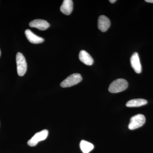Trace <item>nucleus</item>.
<instances>
[{
  "mask_svg": "<svg viewBox=\"0 0 153 153\" xmlns=\"http://www.w3.org/2000/svg\"><path fill=\"white\" fill-rule=\"evenodd\" d=\"M128 85V82L126 79H118L111 82L108 88V90L111 93H118L126 90Z\"/></svg>",
  "mask_w": 153,
  "mask_h": 153,
  "instance_id": "f257e3e1",
  "label": "nucleus"
},
{
  "mask_svg": "<svg viewBox=\"0 0 153 153\" xmlns=\"http://www.w3.org/2000/svg\"><path fill=\"white\" fill-rule=\"evenodd\" d=\"M82 80V77L78 73H74L68 76L60 83V86L63 88L71 87L78 84Z\"/></svg>",
  "mask_w": 153,
  "mask_h": 153,
  "instance_id": "f03ea898",
  "label": "nucleus"
},
{
  "mask_svg": "<svg viewBox=\"0 0 153 153\" xmlns=\"http://www.w3.org/2000/svg\"><path fill=\"white\" fill-rule=\"evenodd\" d=\"M17 72L19 76L25 75L27 70V63L24 55L21 52H18L16 58Z\"/></svg>",
  "mask_w": 153,
  "mask_h": 153,
  "instance_id": "7ed1b4c3",
  "label": "nucleus"
},
{
  "mask_svg": "<svg viewBox=\"0 0 153 153\" xmlns=\"http://www.w3.org/2000/svg\"><path fill=\"white\" fill-rule=\"evenodd\" d=\"M146 122V118L142 114H138L132 117L131 118L129 124L128 128L134 130L142 126Z\"/></svg>",
  "mask_w": 153,
  "mask_h": 153,
  "instance_id": "20e7f679",
  "label": "nucleus"
},
{
  "mask_svg": "<svg viewBox=\"0 0 153 153\" xmlns=\"http://www.w3.org/2000/svg\"><path fill=\"white\" fill-rule=\"evenodd\" d=\"M48 131L45 129L37 133L28 141V144L30 146H35L39 142L44 140L48 137Z\"/></svg>",
  "mask_w": 153,
  "mask_h": 153,
  "instance_id": "39448f33",
  "label": "nucleus"
},
{
  "mask_svg": "<svg viewBox=\"0 0 153 153\" xmlns=\"http://www.w3.org/2000/svg\"><path fill=\"white\" fill-rule=\"evenodd\" d=\"M130 62L132 67L134 71L138 74L140 73L142 71V66L137 52H134L133 54L131 57Z\"/></svg>",
  "mask_w": 153,
  "mask_h": 153,
  "instance_id": "423d86ee",
  "label": "nucleus"
},
{
  "mask_svg": "<svg viewBox=\"0 0 153 153\" xmlns=\"http://www.w3.org/2000/svg\"><path fill=\"white\" fill-rule=\"evenodd\" d=\"M29 25L31 27L37 28L41 30H45L49 27L50 25L44 20L36 19L30 22Z\"/></svg>",
  "mask_w": 153,
  "mask_h": 153,
  "instance_id": "0eeeda50",
  "label": "nucleus"
},
{
  "mask_svg": "<svg viewBox=\"0 0 153 153\" xmlns=\"http://www.w3.org/2000/svg\"><path fill=\"white\" fill-rule=\"evenodd\" d=\"M110 25V21L108 17L103 15L99 17L98 27L102 32H106L109 28Z\"/></svg>",
  "mask_w": 153,
  "mask_h": 153,
  "instance_id": "6e6552de",
  "label": "nucleus"
},
{
  "mask_svg": "<svg viewBox=\"0 0 153 153\" xmlns=\"http://www.w3.org/2000/svg\"><path fill=\"white\" fill-rule=\"evenodd\" d=\"M25 33L26 37L30 43L34 44H41L44 41V38L36 36L29 29L25 31Z\"/></svg>",
  "mask_w": 153,
  "mask_h": 153,
  "instance_id": "1a4fd4ad",
  "label": "nucleus"
},
{
  "mask_svg": "<svg viewBox=\"0 0 153 153\" xmlns=\"http://www.w3.org/2000/svg\"><path fill=\"white\" fill-rule=\"evenodd\" d=\"M73 3L71 0H64L60 7V10L65 15H68L71 14L73 10Z\"/></svg>",
  "mask_w": 153,
  "mask_h": 153,
  "instance_id": "9d476101",
  "label": "nucleus"
},
{
  "mask_svg": "<svg viewBox=\"0 0 153 153\" xmlns=\"http://www.w3.org/2000/svg\"><path fill=\"white\" fill-rule=\"evenodd\" d=\"M79 60L81 62L88 65L91 66L94 63V60L92 57L85 50H81L79 52Z\"/></svg>",
  "mask_w": 153,
  "mask_h": 153,
  "instance_id": "9b49d317",
  "label": "nucleus"
},
{
  "mask_svg": "<svg viewBox=\"0 0 153 153\" xmlns=\"http://www.w3.org/2000/svg\"><path fill=\"white\" fill-rule=\"evenodd\" d=\"M148 103V101L143 99H135L131 100L126 103V106L128 107H135L145 105Z\"/></svg>",
  "mask_w": 153,
  "mask_h": 153,
  "instance_id": "f8f14e48",
  "label": "nucleus"
},
{
  "mask_svg": "<svg viewBox=\"0 0 153 153\" xmlns=\"http://www.w3.org/2000/svg\"><path fill=\"white\" fill-rule=\"evenodd\" d=\"M80 149L83 153H88L93 149L94 146L91 143L85 140H82L80 142Z\"/></svg>",
  "mask_w": 153,
  "mask_h": 153,
  "instance_id": "ddd939ff",
  "label": "nucleus"
},
{
  "mask_svg": "<svg viewBox=\"0 0 153 153\" xmlns=\"http://www.w3.org/2000/svg\"><path fill=\"white\" fill-rule=\"evenodd\" d=\"M145 1L148 3H153V0H146Z\"/></svg>",
  "mask_w": 153,
  "mask_h": 153,
  "instance_id": "4468645a",
  "label": "nucleus"
},
{
  "mask_svg": "<svg viewBox=\"0 0 153 153\" xmlns=\"http://www.w3.org/2000/svg\"><path fill=\"white\" fill-rule=\"evenodd\" d=\"M116 0H110L109 2L111 3H114L116 1Z\"/></svg>",
  "mask_w": 153,
  "mask_h": 153,
  "instance_id": "2eb2a0df",
  "label": "nucleus"
},
{
  "mask_svg": "<svg viewBox=\"0 0 153 153\" xmlns=\"http://www.w3.org/2000/svg\"><path fill=\"white\" fill-rule=\"evenodd\" d=\"M1 50H0V56H1Z\"/></svg>",
  "mask_w": 153,
  "mask_h": 153,
  "instance_id": "dca6fc26",
  "label": "nucleus"
}]
</instances>
